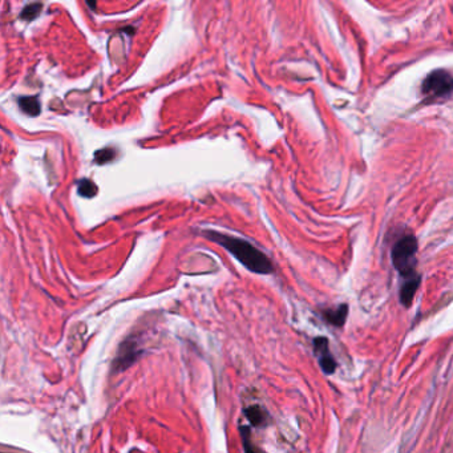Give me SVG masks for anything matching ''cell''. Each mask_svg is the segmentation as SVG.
<instances>
[{
    "instance_id": "3",
    "label": "cell",
    "mask_w": 453,
    "mask_h": 453,
    "mask_svg": "<svg viewBox=\"0 0 453 453\" xmlns=\"http://www.w3.org/2000/svg\"><path fill=\"white\" fill-rule=\"evenodd\" d=\"M421 93L431 101L451 96L453 93V74L444 70L430 73L423 81Z\"/></svg>"
},
{
    "instance_id": "4",
    "label": "cell",
    "mask_w": 453,
    "mask_h": 453,
    "mask_svg": "<svg viewBox=\"0 0 453 453\" xmlns=\"http://www.w3.org/2000/svg\"><path fill=\"white\" fill-rule=\"evenodd\" d=\"M314 351H315V355L318 356V361H319V364H321L323 372L327 375L334 374L335 370H336V362H335V359L332 358L331 352H330L328 341L326 338L319 336V338L314 339Z\"/></svg>"
},
{
    "instance_id": "5",
    "label": "cell",
    "mask_w": 453,
    "mask_h": 453,
    "mask_svg": "<svg viewBox=\"0 0 453 453\" xmlns=\"http://www.w3.org/2000/svg\"><path fill=\"white\" fill-rule=\"evenodd\" d=\"M139 356V351H137V343L132 339H128L127 342H124L123 345H120V351L116 356L114 361V370L121 371L125 370L129 367L132 363L136 361V358Z\"/></svg>"
},
{
    "instance_id": "8",
    "label": "cell",
    "mask_w": 453,
    "mask_h": 453,
    "mask_svg": "<svg viewBox=\"0 0 453 453\" xmlns=\"http://www.w3.org/2000/svg\"><path fill=\"white\" fill-rule=\"evenodd\" d=\"M245 416L249 419V421L255 425V427H261V425H265L266 421H268V412L259 407V405H252V407H248L245 410Z\"/></svg>"
},
{
    "instance_id": "9",
    "label": "cell",
    "mask_w": 453,
    "mask_h": 453,
    "mask_svg": "<svg viewBox=\"0 0 453 453\" xmlns=\"http://www.w3.org/2000/svg\"><path fill=\"white\" fill-rule=\"evenodd\" d=\"M19 107L24 113H27L30 116H37L40 113V103H39V99L35 96L20 97Z\"/></svg>"
},
{
    "instance_id": "13",
    "label": "cell",
    "mask_w": 453,
    "mask_h": 453,
    "mask_svg": "<svg viewBox=\"0 0 453 453\" xmlns=\"http://www.w3.org/2000/svg\"><path fill=\"white\" fill-rule=\"evenodd\" d=\"M241 436H242V441H243V448H245V453H262L256 447H254L252 444V439H250V432L248 427H241Z\"/></svg>"
},
{
    "instance_id": "11",
    "label": "cell",
    "mask_w": 453,
    "mask_h": 453,
    "mask_svg": "<svg viewBox=\"0 0 453 453\" xmlns=\"http://www.w3.org/2000/svg\"><path fill=\"white\" fill-rule=\"evenodd\" d=\"M116 156H117V152L113 148H104V149H100L94 153V161L103 165V163L113 161L116 159Z\"/></svg>"
},
{
    "instance_id": "2",
    "label": "cell",
    "mask_w": 453,
    "mask_h": 453,
    "mask_svg": "<svg viewBox=\"0 0 453 453\" xmlns=\"http://www.w3.org/2000/svg\"><path fill=\"white\" fill-rule=\"evenodd\" d=\"M417 241L411 234L401 236L392 248V262L400 275L410 279L417 275L415 272L416 265Z\"/></svg>"
},
{
    "instance_id": "1",
    "label": "cell",
    "mask_w": 453,
    "mask_h": 453,
    "mask_svg": "<svg viewBox=\"0 0 453 453\" xmlns=\"http://www.w3.org/2000/svg\"><path fill=\"white\" fill-rule=\"evenodd\" d=\"M205 236L225 248L248 270L256 274H270L274 270L270 258L250 242L236 236L221 234L217 232H205Z\"/></svg>"
},
{
    "instance_id": "6",
    "label": "cell",
    "mask_w": 453,
    "mask_h": 453,
    "mask_svg": "<svg viewBox=\"0 0 453 453\" xmlns=\"http://www.w3.org/2000/svg\"><path fill=\"white\" fill-rule=\"evenodd\" d=\"M420 286V276L415 275L410 279H405V282L403 283L401 289H400V302L405 306L410 308L412 305V301L415 298L417 289Z\"/></svg>"
},
{
    "instance_id": "12",
    "label": "cell",
    "mask_w": 453,
    "mask_h": 453,
    "mask_svg": "<svg viewBox=\"0 0 453 453\" xmlns=\"http://www.w3.org/2000/svg\"><path fill=\"white\" fill-rule=\"evenodd\" d=\"M41 8H43L41 3H31L23 8L20 18L23 20H34L40 14Z\"/></svg>"
},
{
    "instance_id": "7",
    "label": "cell",
    "mask_w": 453,
    "mask_h": 453,
    "mask_svg": "<svg viewBox=\"0 0 453 453\" xmlns=\"http://www.w3.org/2000/svg\"><path fill=\"white\" fill-rule=\"evenodd\" d=\"M348 314V306L347 305H341L338 308H330L323 312V316L327 322L332 326L342 327L345 323Z\"/></svg>"
},
{
    "instance_id": "10",
    "label": "cell",
    "mask_w": 453,
    "mask_h": 453,
    "mask_svg": "<svg viewBox=\"0 0 453 453\" xmlns=\"http://www.w3.org/2000/svg\"><path fill=\"white\" fill-rule=\"evenodd\" d=\"M77 192L80 196L92 199L97 193V186L90 180H80L77 182Z\"/></svg>"
}]
</instances>
